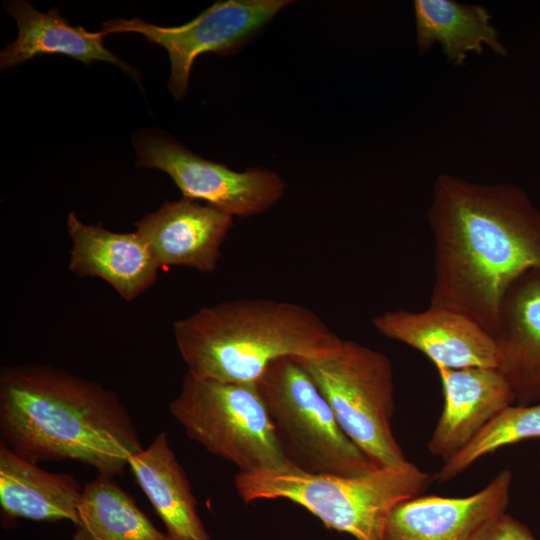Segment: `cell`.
Segmentation results:
<instances>
[{
    "label": "cell",
    "mask_w": 540,
    "mask_h": 540,
    "mask_svg": "<svg viewBox=\"0 0 540 540\" xmlns=\"http://www.w3.org/2000/svg\"><path fill=\"white\" fill-rule=\"evenodd\" d=\"M430 307L457 312L492 336L502 299L521 274L540 269V210L519 187L451 175L435 182Z\"/></svg>",
    "instance_id": "obj_1"
},
{
    "label": "cell",
    "mask_w": 540,
    "mask_h": 540,
    "mask_svg": "<svg viewBox=\"0 0 540 540\" xmlns=\"http://www.w3.org/2000/svg\"><path fill=\"white\" fill-rule=\"evenodd\" d=\"M0 443L35 463L74 461L111 478L143 448L117 393L45 364L1 368Z\"/></svg>",
    "instance_id": "obj_2"
},
{
    "label": "cell",
    "mask_w": 540,
    "mask_h": 540,
    "mask_svg": "<svg viewBox=\"0 0 540 540\" xmlns=\"http://www.w3.org/2000/svg\"><path fill=\"white\" fill-rule=\"evenodd\" d=\"M173 330L188 373L231 383L255 384L276 359L321 357L342 341L311 309L263 298L203 307Z\"/></svg>",
    "instance_id": "obj_3"
},
{
    "label": "cell",
    "mask_w": 540,
    "mask_h": 540,
    "mask_svg": "<svg viewBox=\"0 0 540 540\" xmlns=\"http://www.w3.org/2000/svg\"><path fill=\"white\" fill-rule=\"evenodd\" d=\"M432 476L410 461L383 466L357 477L313 474L294 466L239 472L235 488L245 503L285 499L298 504L330 529L356 540H385L392 510L421 495Z\"/></svg>",
    "instance_id": "obj_4"
},
{
    "label": "cell",
    "mask_w": 540,
    "mask_h": 540,
    "mask_svg": "<svg viewBox=\"0 0 540 540\" xmlns=\"http://www.w3.org/2000/svg\"><path fill=\"white\" fill-rule=\"evenodd\" d=\"M169 411L187 436L239 472L293 466L256 383L202 379L186 372Z\"/></svg>",
    "instance_id": "obj_5"
},
{
    "label": "cell",
    "mask_w": 540,
    "mask_h": 540,
    "mask_svg": "<svg viewBox=\"0 0 540 540\" xmlns=\"http://www.w3.org/2000/svg\"><path fill=\"white\" fill-rule=\"evenodd\" d=\"M256 385L295 468L346 477L378 468L343 432L331 406L295 357L271 362Z\"/></svg>",
    "instance_id": "obj_6"
},
{
    "label": "cell",
    "mask_w": 540,
    "mask_h": 540,
    "mask_svg": "<svg viewBox=\"0 0 540 540\" xmlns=\"http://www.w3.org/2000/svg\"><path fill=\"white\" fill-rule=\"evenodd\" d=\"M296 359L331 406L343 432L375 465L408 461L392 430L394 376L385 354L342 339L327 355Z\"/></svg>",
    "instance_id": "obj_7"
},
{
    "label": "cell",
    "mask_w": 540,
    "mask_h": 540,
    "mask_svg": "<svg viewBox=\"0 0 540 540\" xmlns=\"http://www.w3.org/2000/svg\"><path fill=\"white\" fill-rule=\"evenodd\" d=\"M135 148L138 167L166 172L183 197L206 201L232 217L262 213L285 192L286 183L275 172L262 168L233 171L192 153L165 135L140 133Z\"/></svg>",
    "instance_id": "obj_8"
},
{
    "label": "cell",
    "mask_w": 540,
    "mask_h": 540,
    "mask_svg": "<svg viewBox=\"0 0 540 540\" xmlns=\"http://www.w3.org/2000/svg\"><path fill=\"white\" fill-rule=\"evenodd\" d=\"M286 0L217 1L190 22L176 27H161L141 18H115L102 23L105 35L118 32L140 33L164 47L169 55L171 73L168 88L179 100L187 92L192 65L206 52L229 54L266 25Z\"/></svg>",
    "instance_id": "obj_9"
},
{
    "label": "cell",
    "mask_w": 540,
    "mask_h": 540,
    "mask_svg": "<svg viewBox=\"0 0 540 540\" xmlns=\"http://www.w3.org/2000/svg\"><path fill=\"white\" fill-rule=\"evenodd\" d=\"M372 325L381 335L420 351L435 367H499L494 337L451 310L430 306L422 312L389 310L373 317Z\"/></svg>",
    "instance_id": "obj_10"
},
{
    "label": "cell",
    "mask_w": 540,
    "mask_h": 540,
    "mask_svg": "<svg viewBox=\"0 0 540 540\" xmlns=\"http://www.w3.org/2000/svg\"><path fill=\"white\" fill-rule=\"evenodd\" d=\"M512 472L501 469L481 490L464 497L416 496L391 512L385 540H471L490 520L506 512Z\"/></svg>",
    "instance_id": "obj_11"
},
{
    "label": "cell",
    "mask_w": 540,
    "mask_h": 540,
    "mask_svg": "<svg viewBox=\"0 0 540 540\" xmlns=\"http://www.w3.org/2000/svg\"><path fill=\"white\" fill-rule=\"evenodd\" d=\"M232 224L231 215L183 197L163 203L134 225L160 268L183 265L208 273L216 269Z\"/></svg>",
    "instance_id": "obj_12"
},
{
    "label": "cell",
    "mask_w": 540,
    "mask_h": 540,
    "mask_svg": "<svg viewBox=\"0 0 540 540\" xmlns=\"http://www.w3.org/2000/svg\"><path fill=\"white\" fill-rule=\"evenodd\" d=\"M436 369L444 404L427 448L432 456L445 462L516 400L510 385L496 368L438 366Z\"/></svg>",
    "instance_id": "obj_13"
},
{
    "label": "cell",
    "mask_w": 540,
    "mask_h": 540,
    "mask_svg": "<svg viewBox=\"0 0 540 540\" xmlns=\"http://www.w3.org/2000/svg\"><path fill=\"white\" fill-rule=\"evenodd\" d=\"M498 370L515 395V404L540 402V269L521 274L507 289L493 335Z\"/></svg>",
    "instance_id": "obj_14"
},
{
    "label": "cell",
    "mask_w": 540,
    "mask_h": 540,
    "mask_svg": "<svg viewBox=\"0 0 540 540\" xmlns=\"http://www.w3.org/2000/svg\"><path fill=\"white\" fill-rule=\"evenodd\" d=\"M67 231L73 242L69 269L78 276L105 280L126 301L156 282L160 267L136 231L116 233L102 223L87 225L74 212L68 214Z\"/></svg>",
    "instance_id": "obj_15"
},
{
    "label": "cell",
    "mask_w": 540,
    "mask_h": 540,
    "mask_svg": "<svg viewBox=\"0 0 540 540\" xmlns=\"http://www.w3.org/2000/svg\"><path fill=\"white\" fill-rule=\"evenodd\" d=\"M83 488L70 474L54 473L0 443V508L5 520H78Z\"/></svg>",
    "instance_id": "obj_16"
},
{
    "label": "cell",
    "mask_w": 540,
    "mask_h": 540,
    "mask_svg": "<svg viewBox=\"0 0 540 540\" xmlns=\"http://www.w3.org/2000/svg\"><path fill=\"white\" fill-rule=\"evenodd\" d=\"M128 468L163 522L170 540H212L197 501L165 432L130 457Z\"/></svg>",
    "instance_id": "obj_17"
},
{
    "label": "cell",
    "mask_w": 540,
    "mask_h": 540,
    "mask_svg": "<svg viewBox=\"0 0 540 540\" xmlns=\"http://www.w3.org/2000/svg\"><path fill=\"white\" fill-rule=\"evenodd\" d=\"M5 10L16 21L17 39L0 53V67L7 70L45 54H63L87 65L105 61L119 65L133 76V69L105 48L104 32H89L82 26H72L59 9L46 13L36 10L28 1H9Z\"/></svg>",
    "instance_id": "obj_18"
},
{
    "label": "cell",
    "mask_w": 540,
    "mask_h": 540,
    "mask_svg": "<svg viewBox=\"0 0 540 540\" xmlns=\"http://www.w3.org/2000/svg\"><path fill=\"white\" fill-rule=\"evenodd\" d=\"M413 8L416 43L421 53L439 43L447 60L456 66L463 65L469 53L481 54L484 46L499 56L508 53L484 6L453 0H415Z\"/></svg>",
    "instance_id": "obj_19"
},
{
    "label": "cell",
    "mask_w": 540,
    "mask_h": 540,
    "mask_svg": "<svg viewBox=\"0 0 540 540\" xmlns=\"http://www.w3.org/2000/svg\"><path fill=\"white\" fill-rule=\"evenodd\" d=\"M71 540H170L114 478L98 475L83 487Z\"/></svg>",
    "instance_id": "obj_20"
},
{
    "label": "cell",
    "mask_w": 540,
    "mask_h": 540,
    "mask_svg": "<svg viewBox=\"0 0 540 540\" xmlns=\"http://www.w3.org/2000/svg\"><path fill=\"white\" fill-rule=\"evenodd\" d=\"M540 438V402L532 405H510L490 420L458 453L435 474L443 483L459 476L480 458L528 439Z\"/></svg>",
    "instance_id": "obj_21"
},
{
    "label": "cell",
    "mask_w": 540,
    "mask_h": 540,
    "mask_svg": "<svg viewBox=\"0 0 540 540\" xmlns=\"http://www.w3.org/2000/svg\"><path fill=\"white\" fill-rule=\"evenodd\" d=\"M471 540H536L529 528L506 512L487 522Z\"/></svg>",
    "instance_id": "obj_22"
}]
</instances>
